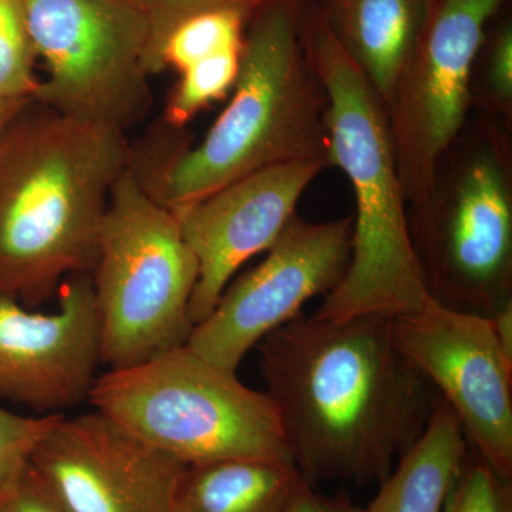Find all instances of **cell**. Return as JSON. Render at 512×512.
<instances>
[{
  "instance_id": "83f0119b",
  "label": "cell",
  "mask_w": 512,
  "mask_h": 512,
  "mask_svg": "<svg viewBox=\"0 0 512 512\" xmlns=\"http://www.w3.org/2000/svg\"><path fill=\"white\" fill-rule=\"evenodd\" d=\"M28 101L29 100L2 99V97H0V136H2L3 131L8 127L13 117L23 109V106H25Z\"/></svg>"
},
{
  "instance_id": "3957f363",
  "label": "cell",
  "mask_w": 512,
  "mask_h": 512,
  "mask_svg": "<svg viewBox=\"0 0 512 512\" xmlns=\"http://www.w3.org/2000/svg\"><path fill=\"white\" fill-rule=\"evenodd\" d=\"M302 39L328 93L329 164L346 174L356 204L348 272L315 316L392 318L417 311L430 295L410 235L386 107L322 13L303 23Z\"/></svg>"
},
{
  "instance_id": "d4e9b609",
  "label": "cell",
  "mask_w": 512,
  "mask_h": 512,
  "mask_svg": "<svg viewBox=\"0 0 512 512\" xmlns=\"http://www.w3.org/2000/svg\"><path fill=\"white\" fill-rule=\"evenodd\" d=\"M0 512H72L33 468H26L18 483L0 497Z\"/></svg>"
},
{
  "instance_id": "277c9868",
  "label": "cell",
  "mask_w": 512,
  "mask_h": 512,
  "mask_svg": "<svg viewBox=\"0 0 512 512\" xmlns=\"http://www.w3.org/2000/svg\"><path fill=\"white\" fill-rule=\"evenodd\" d=\"M232 90L204 140L170 158L146 187L171 211L271 165L329 164L328 93L303 45L296 0H269L259 10Z\"/></svg>"
},
{
  "instance_id": "52a82bcc",
  "label": "cell",
  "mask_w": 512,
  "mask_h": 512,
  "mask_svg": "<svg viewBox=\"0 0 512 512\" xmlns=\"http://www.w3.org/2000/svg\"><path fill=\"white\" fill-rule=\"evenodd\" d=\"M87 402L184 464L291 460L274 402L187 345L97 375Z\"/></svg>"
},
{
  "instance_id": "484cf974",
  "label": "cell",
  "mask_w": 512,
  "mask_h": 512,
  "mask_svg": "<svg viewBox=\"0 0 512 512\" xmlns=\"http://www.w3.org/2000/svg\"><path fill=\"white\" fill-rule=\"evenodd\" d=\"M353 504L346 497H328L301 480L282 512H350Z\"/></svg>"
},
{
  "instance_id": "ffe728a7",
  "label": "cell",
  "mask_w": 512,
  "mask_h": 512,
  "mask_svg": "<svg viewBox=\"0 0 512 512\" xmlns=\"http://www.w3.org/2000/svg\"><path fill=\"white\" fill-rule=\"evenodd\" d=\"M22 0H0V97L30 100L40 80L33 73L36 59Z\"/></svg>"
},
{
  "instance_id": "5b68a950",
  "label": "cell",
  "mask_w": 512,
  "mask_h": 512,
  "mask_svg": "<svg viewBox=\"0 0 512 512\" xmlns=\"http://www.w3.org/2000/svg\"><path fill=\"white\" fill-rule=\"evenodd\" d=\"M510 128L471 113L441 157L429 197L407 208L430 298L487 318L512 301Z\"/></svg>"
},
{
  "instance_id": "30bf717a",
  "label": "cell",
  "mask_w": 512,
  "mask_h": 512,
  "mask_svg": "<svg viewBox=\"0 0 512 512\" xmlns=\"http://www.w3.org/2000/svg\"><path fill=\"white\" fill-rule=\"evenodd\" d=\"M353 215L309 222L293 215L256 268L228 285L187 346L215 366L237 373L265 336L301 315L315 296H328L352 258Z\"/></svg>"
},
{
  "instance_id": "8992f818",
  "label": "cell",
  "mask_w": 512,
  "mask_h": 512,
  "mask_svg": "<svg viewBox=\"0 0 512 512\" xmlns=\"http://www.w3.org/2000/svg\"><path fill=\"white\" fill-rule=\"evenodd\" d=\"M101 365L124 369L187 345L198 262L177 215L133 163L111 190L92 272Z\"/></svg>"
},
{
  "instance_id": "e0dca14e",
  "label": "cell",
  "mask_w": 512,
  "mask_h": 512,
  "mask_svg": "<svg viewBox=\"0 0 512 512\" xmlns=\"http://www.w3.org/2000/svg\"><path fill=\"white\" fill-rule=\"evenodd\" d=\"M301 480L289 460L225 458L188 464L174 512H282Z\"/></svg>"
},
{
  "instance_id": "cb8c5ba5",
  "label": "cell",
  "mask_w": 512,
  "mask_h": 512,
  "mask_svg": "<svg viewBox=\"0 0 512 512\" xmlns=\"http://www.w3.org/2000/svg\"><path fill=\"white\" fill-rule=\"evenodd\" d=\"M146 13L151 23V42L148 50V72H158V53L165 37L184 19L205 10L239 8L248 10L258 0H130Z\"/></svg>"
},
{
  "instance_id": "5bb4252c",
  "label": "cell",
  "mask_w": 512,
  "mask_h": 512,
  "mask_svg": "<svg viewBox=\"0 0 512 512\" xmlns=\"http://www.w3.org/2000/svg\"><path fill=\"white\" fill-rule=\"evenodd\" d=\"M326 167L323 160L271 165L173 211L198 262L190 305L194 326L210 315L238 269L272 247Z\"/></svg>"
},
{
  "instance_id": "44dd1931",
  "label": "cell",
  "mask_w": 512,
  "mask_h": 512,
  "mask_svg": "<svg viewBox=\"0 0 512 512\" xmlns=\"http://www.w3.org/2000/svg\"><path fill=\"white\" fill-rule=\"evenodd\" d=\"M473 109L484 111L511 126L512 29L504 23L485 52L480 49L471 77Z\"/></svg>"
},
{
  "instance_id": "9c48e42d",
  "label": "cell",
  "mask_w": 512,
  "mask_h": 512,
  "mask_svg": "<svg viewBox=\"0 0 512 512\" xmlns=\"http://www.w3.org/2000/svg\"><path fill=\"white\" fill-rule=\"evenodd\" d=\"M507 0H424L387 103L407 208L429 197L441 157L473 111L471 77L488 22Z\"/></svg>"
},
{
  "instance_id": "7402d4cb",
  "label": "cell",
  "mask_w": 512,
  "mask_h": 512,
  "mask_svg": "<svg viewBox=\"0 0 512 512\" xmlns=\"http://www.w3.org/2000/svg\"><path fill=\"white\" fill-rule=\"evenodd\" d=\"M63 414L23 416L0 407V497L13 487Z\"/></svg>"
},
{
  "instance_id": "2e32d148",
  "label": "cell",
  "mask_w": 512,
  "mask_h": 512,
  "mask_svg": "<svg viewBox=\"0 0 512 512\" xmlns=\"http://www.w3.org/2000/svg\"><path fill=\"white\" fill-rule=\"evenodd\" d=\"M468 450L463 424L440 397L423 433L380 483L365 512H443Z\"/></svg>"
},
{
  "instance_id": "6da1fadb",
  "label": "cell",
  "mask_w": 512,
  "mask_h": 512,
  "mask_svg": "<svg viewBox=\"0 0 512 512\" xmlns=\"http://www.w3.org/2000/svg\"><path fill=\"white\" fill-rule=\"evenodd\" d=\"M303 480L382 483L440 396L394 345L390 318L301 315L256 346Z\"/></svg>"
},
{
  "instance_id": "8fae6325",
  "label": "cell",
  "mask_w": 512,
  "mask_h": 512,
  "mask_svg": "<svg viewBox=\"0 0 512 512\" xmlns=\"http://www.w3.org/2000/svg\"><path fill=\"white\" fill-rule=\"evenodd\" d=\"M394 345L457 414L470 447L512 480V362L490 319L427 298L390 318Z\"/></svg>"
},
{
  "instance_id": "ac0fdd59",
  "label": "cell",
  "mask_w": 512,
  "mask_h": 512,
  "mask_svg": "<svg viewBox=\"0 0 512 512\" xmlns=\"http://www.w3.org/2000/svg\"><path fill=\"white\" fill-rule=\"evenodd\" d=\"M245 16V9L221 8L184 19L165 37L158 53L157 69L170 66L183 72L208 57L241 50Z\"/></svg>"
},
{
  "instance_id": "d6986e66",
  "label": "cell",
  "mask_w": 512,
  "mask_h": 512,
  "mask_svg": "<svg viewBox=\"0 0 512 512\" xmlns=\"http://www.w3.org/2000/svg\"><path fill=\"white\" fill-rule=\"evenodd\" d=\"M241 50L208 57L180 72V82L165 111V119L171 126H185L198 111L227 96L237 80Z\"/></svg>"
},
{
  "instance_id": "7c38bea8",
  "label": "cell",
  "mask_w": 512,
  "mask_h": 512,
  "mask_svg": "<svg viewBox=\"0 0 512 512\" xmlns=\"http://www.w3.org/2000/svg\"><path fill=\"white\" fill-rule=\"evenodd\" d=\"M30 464L72 512H174L187 467L96 410L63 414Z\"/></svg>"
},
{
  "instance_id": "603a6c76",
  "label": "cell",
  "mask_w": 512,
  "mask_h": 512,
  "mask_svg": "<svg viewBox=\"0 0 512 512\" xmlns=\"http://www.w3.org/2000/svg\"><path fill=\"white\" fill-rule=\"evenodd\" d=\"M443 512H512V480L498 476L470 447Z\"/></svg>"
},
{
  "instance_id": "7a4b0ae2",
  "label": "cell",
  "mask_w": 512,
  "mask_h": 512,
  "mask_svg": "<svg viewBox=\"0 0 512 512\" xmlns=\"http://www.w3.org/2000/svg\"><path fill=\"white\" fill-rule=\"evenodd\" d=\"M123 131L29 100L0 136V299L36 309L96 264Z\"/></svg>"
},
{
  "instance_id": "4fadbf2b",
  "label": "cell",
  "mask_w": 512,
  "mask_h": 512,
  "mask_svg": "<svg viewBox=\"0 0 512 512\" xmlns=\"http://www.w3.org/2000/svg\"><path fill=\"white\" fill-rule=\"evenodd\" d=\"M45 313L0 299V400L63 414L89 399L101 365L90 274L69 276Z\"/></svg>"
},
{
  "instance_id": "4316f807",
  "label": "cell",
  "mask_w": 512,
  "mask_h": 512,
  "mask_svg": "<svg viewBox=\"0 0 512 512\" xmlns=\"http://www.w3.org/2000/svg\"><path fill=\"white\" fill-rule=\"evenodd\" d=\"M498 346L504 356L512 362V301L504 303L493 315L488 316Z\"/></svg>"
},
{
  "instance_id": "9a60e30c",
  "label": "cell",
  "mask_w": 512,
  "mask_h": 512,
  "mask_svg": "<svg viewBox=\"0 0 512 512\" xmlns=\"http://www.w3.org/2000/svg\"><path fill=\"white\" fill-rule=\"evenodd\" d=\"M424 0H329L323 18L383 101L416 39Z\"/></svg>"
},
{
  "instance_id": "ba28073f",
  "label": "cell",
  "mask_w": 512,
  "mask_h": 512,
  "mask_svg": "<svg viewBox=\"0 0 512 512\" xmlns=\"http://www.w3.org/2000/svg\"><path fill=\"white\" fill-rule=\"evenodd\" d=\"M45 63L32 100L72 119L126 131L153 104L151 23L130 0H22Z\"/></svg>"
}]
</instances>
